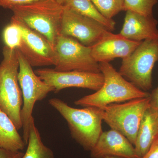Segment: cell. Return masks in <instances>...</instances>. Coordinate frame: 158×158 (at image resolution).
Instances as JSON below:
<instances>
[{
    "label": "cell",
    "instance_id": "obj_2",
    "mask_svg": "<svg viewBox=\"0 0 158 158\" xmlns=\"http://www.w3.org/2000/svg\"><path fill=\"white\" fill-rule=\"evenodd\" d=\"M49 104L67 122L71 135L85 150L90 151L102 133L101 109L87 107L76 109L59 98H51Z\"/></svg>",
    "mask_w": 158,
    "mask_h": 158
},
{
    "label": "cell",
    "instance_id": "obj_24",
    "mask_svg": "<svg viewBox=\"0 0 158 158\" xmlns=\"http://www.w3.org/2000/svg\"><path fill=\"white\" fill-rule=\"evenodd\" d=\"M141 158H158V139L153 142L148 151Z\"/></svg>",
    "mask_w": 158,
    "mask_h": 158
},
{
    "label": "cell",
    "instance_id": "obj_20",
    "mask_svg": "<svg viewBox=\"0 0 158 158\" xmlns=\"http://www.w3.org/2000/svg\"><path fill=\"white\" fill-rule=\"evenodd\" d=\"M158 0H123L124 11H131L145 16H153Z\"/></svg>",
    "mask_w": 158,
    "mask_h": 158
},
{
    "label": "cell",
    "instance_id": "obj_14",
    "mask_svg": "<svg viewBox=\"0 0 158 158\" xmlns=\"http://www.w3.org/2000/svg\"><path fill=\"white\" fill-rule=\"evenodd\" d=\"M158 21L153 16H145L126 11L120 35L133 41L158 39Z\"/></svg>",
    "mask_w": 158,
    "mask_h": 158
},
{
    "label": "cell",
    "instance_id": "obj_16",
    "mask_svg": "<svg viewBox=\"0 0 158 158\" xmlns=\"http://www.w3.org/2000/svg\"><path fill=\"white\" fill-rule=\"evenodd\" d=\"M15 125L0 109V148L12 152L22 151L26 144Z\"/></svg>",
    "mask_w": 158,
    "mask_h": 158
},
{
    "label": "cell",
    "instance_id": "obj_13",
    "mask_svg": "<svg viewBox=\"0 0 158 158\" xmlns=\"http://www.w3.org/2000/svg\"><path fill=\"white\" fill-rule=\"evenodd\" d=\"M90 152L91 158H104L107 156L139 158L135 146L128 139L121 133L113 129L102 132Z\"/></svg>",
    "mask_w": 158,
    "mask_h": 158
},
{
    "label": "cell",
    "instance_id": "obj_15",
    "mask_svg": "<svg viewBox=\"0 0 158 158\" xmlns=\"http://www.w3.org/2000/svg\"><path fill=\"white\" fill-rule=\"evenodd\" d=\"M158 139V110L149 106L140 123L135 148L139 158L144 156Z\"/></svg>",
    "mask_w": 158,
    "mask_h": 158
},
{
    "label": "cell",
    "instance_id": "obj_18",
    "mask_svg": "<svg viewBox=\"0 0 158 158\" xmlns=\"http://www.w3.org/2000/svg\"><path fill=\"white\" fill-rule=\"evenodd\" d=\"M27 144L22 158H55L53 152L43 142L34 121L31 125Z\"/></svg>",
    "mask_w": 158,
    "mask_h": 158
},
{
    "label": "cell",
    "instance_id": "obj_25",
    "mask_svg": "<svg viewBox=\"0 0 158 158\" xmlns=\"http://www.w3.org/2000/svg\"><path fill=\"white\" fill-rule=\"evenodd\" d=\"M150 106L158 110V87L150 94Z\"/></svg>",
    "mask_w": 158,
    "mask_h": 158
},
{
    "label": "cell",
    "instance_id": "obj_4",
    "mask_svg": "<svg viewBox=\"0 0 158 158\" xmlns=\"http://www.w3.org/2000/svg\"><path fill=\"white\" fill-rule=\"evenodd\" d=\"M0 64V109L6 113L17 129L23 127L21 111L22 93L18 80L19 62L16 49L5 45Z\"/></svg>",
    "mask_w": 158,
    "mask_h": 158
},
{
    "label": "cell",
    "instance_id": "obj_3",
    "mask_svg": "<svg viewBox=\"0 0 158 158\" xmlns=\"http://www.w3.org/2000/svg\"><path fill=\"white\" fill-rule=\"evenodd\" d=\"M12 18L37 31L53 47L60 34L64 6L56 0H40L15 6Z\"/></svg>",
    "mask_w": 158,
    "mask_h": 158
},
{
    "label": "cell",
    "instance_id": "obj_17",
    "mask_svg": "<svg viewBox=\"0 0 158 158\" xmlns=\"http://www.w3.org/2000/svg\"><path fill=\"white\" fill-rule=\"evenodd\" d=\"M63 6L77 14L96 21L109 31L115 30V22L113 19H108L105 17L91 0H67Z\"/></svg>",
    "mask_w": 158,
    "mask_h": 158
},
{
    "label": "cell",
    "instance_id": "obj_21",
    "mask_svg": "<svg viewBox=\"0 0 158 158\" xmlns=\"http://www.w3.org/2000/svg\"><path fill=\"white\" fill-rule=\"evenodd\" d=\"M3 38L6 46L9 48H18L22 39V31L19 25L11 21L3 31Z\"/></svg>",
    "mask_w": 158,
    "mask_h": 158
},
{
    "label": "cell",
    "instance_id": "obj_6",
    "mask_svg": "<svg viewBox=\"0 0 158 158\" xmlns=\"http://www.w3.org/2000/svg\"><path fill=\"white\" fill-rule=\"evenodd\" d=\"M157 61L158 39L146 40L123 59L118 72L136 87L147 91L152 88L153 68Z\"/></svg>",
    "mask_w": 158,
    "mask_h": 158
},
{
    "label": "cell",
    "instance_id": "obj_26",
    "mask_svg": "<svg viewBox=\"0 0 158 158\" xmlns=\"http://www.w3.org/2000/svg\"><path fill=\"white\" fill-rule=\"evenodd\" d=\"M56 1L58 2V3H59V4L63 5V6L67 0H56Z\"/></svg>",
    "mask_w": 158,
    "mask_h": 158
},
{
    "label": "cell",
    "instance_id": "obj_7",
    "mask_svg": "<svg viewBox=\"0 0 158 158\" xmlns=\"http://www.w3.org/2000/svg\"><path fill=\"white\" fill-rule=\"evenodd\" d=\"M149 103V97L123 104H111L101 109L103 120L111 129L126 137L134 146L140 123Z\"/></svg>",
    "mask_w": 158,
    "mask_h": 158
},
{
    "label": "cell",
    "instance_id": "obj_1",
    "mask_svg": "<svg viewBox=\"0 0 158 158\" xmlns=\"http://www.w3.org/2000/svg\"><path fill=\"white\" fill-rule=\"evenodd\" d=\"M99 65L104 78L103 85L95 93L77 100L75 104L102 109L111 104L150 96L147 91L141 90L127 81L109 62H100Z\"/></svg>",
    "mask_w": 158,
    "mask_h": 158
},
{
    "label": "cell",
    "instance_id": "obj_12",
    "mask_svg": "<svg viewBox=\"0 0 158 158\" xmlns=\"http://www.w3.org/2000/svg\"><path fill=\"white\" fill-rule=\"evenodd\" d=\"M126 38L120 34L110 33L90 47L91 55L98 63L109 62L115 58H127L141 44Z\"/></svg>",
    "mask_w": 158,
    "mask_h": 158
},
{
    "label": "cell",
    "instance_id": "obj_23",
    "mask_svg": "<svg viewBox=\"0 0 158 158\" xmlns=\"http://www.w3.org/2000/svg\"><path fill=\"white\" fill-rule=\"evenodd\" d=\"M23 154L21 151H10L0 148V158H22Z\"/></svg>",
    "mask_w": 158,
    "mask_h": 158
},
{
    "label": "cell",
    "instance_id": "obj_10",
    "mask_svg": "<svg viewBox=\"0 0 158 158\" xmlns=\"http://www.w3.org/2000/svg\"><path fill=\"white\" fill-rule=\"evenodd\" d=\"M35 73L42 81L54 88L55 93L69 88H87L97 91L104 81V76L101 72H59L54 69L45 68L37 69Z\"/></svg>",
    "mask_w": 158,
    "mask_h": 158
},
{
    "label": "cell",
    "instance_id": "obj_5",
    "mask_svg": "<svg viewBox=\"0 0 158 158\" xmlns=\"http://www.w3.org/2000/svg\"><path fill=\"white\" fill-rule=\"evenodd\" d=\"M19 62V83L23 99L21 111L22 123L23 139L27 144L31 125L34 118L33 110L36 102L42 100L49 93L54 92V89L42 81L33 70L32 66L17 49Z\"/></svg>",
    "mask_w": 158,
    "mask_h": 158
},
{
    "label": "cell",
    "instance_id": "obj_19",
    "mask_svg": "<svg viewBox=\"0 0 158 158\" xmlns=\"http://www.w3.org/2000/svg\"><path fill=\"white\" fill-rule=\"evenodd\" d=\"M98 11L108 19L124 11L123 0H91Z\"/></svg>",
    "mask_w": 158,
    "mask_h": 158
},
{
    "label": "cell",
    "instance_id": "obj_22",
    "mask_svg": "<svg viewBox=\"0 0 158 158\" xmlns=\"http://www.w3.org/2000/svg\"><path fill=\"white\" fill-rule=\"evenodd\" d=\"M40 0H0V7L11 10L15 6L26 5Z\"/></svg>",
    "mask_w": 158,
    "mask_h": 158
},
{
    "label": "cell",
    "instance_id": "obj_27",
    "mask_svg": "<svg viewBox=\"0 0 158 158\" xmlns=\"http://www.w3.org/2000/svg\"><path fill=\"white\" fill-rule=\"evenodd\" d=\"M104 158H124L120 157L115 156H107Z\"/></svg>",
    "mask_w": 158,
    "mask_h": 158
},
{
    "label": "cell",
    "instance_id": "obj_9",
    "mask_svg": "<svg viewBox=\"0 0 158 158\" xmlns=\"http://www.w3.org/2000/svg\"><path fill=\"white\" fill-rule=\"evenodd\" d=\"M111 33L94 20L76 13L64 6L60 34L78 40L91 47Z\"/></svg>",
    "mask_w": 158,
    "mask_h": 158
},
{
    "label": "cell",
    "instance_id": "obj_8",
    "mask_svg": "<svg viewBox=\"0 0 158 158\" xmlns=\"http://www.w3.org/2000/svg\"><path fill=\"white\" fill-rule=\"evenodd\" d=\"M54 49L56 57L55 70L101 72L99 63L91 55L90 47L83 45L76 39L60 34Z\"/></svg>",
    "mask_w": 158,
    "mask_h": 158
},
{
    "label": "cell",
    "instance_id": "obj_11",
    "mask_svg": "<svg viewBox=\"0 0 158 158\" xmlns=\"http://www.w3.org/2000/svg\"><path fill=\"white\" fill-rule=\"evenodd\" d=\"M11 21L19 25L22 31V39L17 49L32 67L55 65V49L44 36L24 24L11 17Z\"/></svg>",
    "mask_w": 158,
    "mask_h": 158
}]
</instances>
